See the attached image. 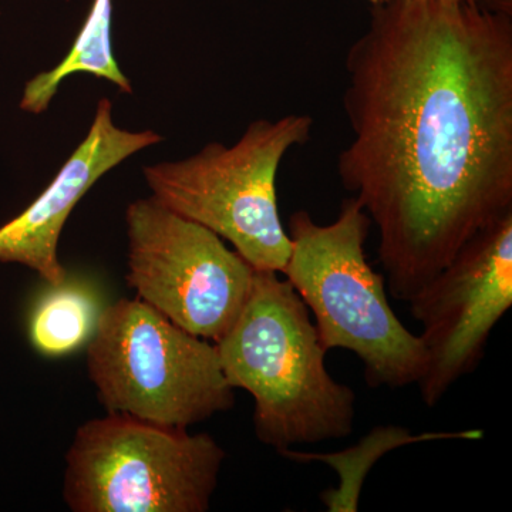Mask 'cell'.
Instances as JSON below:
<instances>
[{
    "mask_svg": "<svg viewBox=\"0 0 512 512\" xmlns=\"http://www.w3.org/2000/svg\"><path fill=\"white\" fill-rule=\"evenodd\" d=\"M76 73L93 74L119 87L120 92H133L130 80L121 72L111 47V0L94 2L69 55L55 69L37 74L26 84L20 107L29 113H43L56 96L60 83Z\"/></svg>",
    "mask_w": 512,
    "mask_h": 512,
    "instance_id": "11",
    "label": "cell"
},
{
    "mask_svg": "<svg viewBox=\"0 0 512 512\" xmlns=\"http://www.w3.org/2000/svg\"><path fill=\"white\" fill-rule=\"evenodd\" d=\"M409 303L427 353L417 386L434 407L477 369L512 306V211L474 235Z\"/></svg>",
    "mask_w": 512,
    "mask_h": 512,
    "instance_id": "8",
    "label": "cell"
},
{
    "mask_svg": "<svg viewBox=\"0 0 512 512\" xmlns=\"http://www.w3.org/2000/svg\"><path fill=\"white\" fill-rule=\"evenodd\" d=\"M87 369L107 412L158 426L188 429L235 404L215 345L140 299L100 312Z\"/></svg>",
    "mask_w": 512,
    "mask_h": 512,
    "instance_id": "5",
    "label": "cell"
},
{
    "mask_svg": "<svg viewBox=\"0 0 512 512\" xmlns=\"http://www.w3.org/2000/svg\"><path fill=\"white\" fill-rule=\"evenodd\" d=\"M484 434L480 429L413 434L403 426H379L355 446L345 448L339 453H309L288 448L279 454L293 463H323L333 468L339 476V485L323 491L320 500L329 512H356L359 510L360 494L367 474L375 467L377 460L386 456L389 451L423 441L483 440Z\"/></svg>",
    "mask_w": 512,
    "mask_h": 512,
    "instance_id": "10",
    "label": "cell"
},
{
    "mask_svg": "<svg viewBox=\"0 0 512 512\" xmlns=\"http://www.w3.org/2000/svg\"><path fill=\"white\" fill-rule=\"evenodd\" d=\"M47 288L30 315V340L42 355L64 356L92 338L101 312L99 298L89 282L69 275Z\"/></svg>",
    "mask_w": 512,
    "mask_h": 512,
    "instance_id": "12",
    "label": "cell"
},
{
    "mask_svg": "<svg viewBox=\"0 0 512 512\" xmlns=\"http://www.w3.org/2000/svg\"><path fill=\"white\" fill-rule=\"evenodd\" d=\"M111 110L109 99L99 101L89 134L55 180L19 217L0 228V262L26 265L47 285L60 284L67 278L57 248L77 202L126 158L163 140L154 131L134 133L117 127Z\"/></svg>",
    "mask_w": 512,
    "mask_h": 512,
    "instance_id": "9",
    "label": "cell"
},
{
    "mask_svg": "<svg viewBox=\"0 0 512 512\" xmlns=\"http://www.w3.org/2000/svg\"><path fill=\"white\" fill-rule=\"evenodd\" d=\"M224 460L210 434L109 413L76 431L64 500L74 512H205Z\"/></svg>",
    "mask_w": 512,
    "mask_h": 512,
    "instance_id": "6",
    "label": "cell"
},
{
    "mask_svg": "<svg viewBox=\"0 0 512 512\" xmlns=\"http://www.w3.org/2000/svg\"><path fill=\"white\" fill-rule=\"evenodd\" d=\"M370 2H372L373 5H377V3L387 2V0H370Z\"/></svg>",
    "mask_w": 512,
    "mask_h": 512,
    "instance_id": "14",
    "label": "cell"
},
{
    "mask_svg": "<svg viewBox=\"0 0 512 512\" xmlns=\"http://www.w3.org/2000/svg\"><path fill=\"white\" fill-rule=\"evenodd\" d=\"M232 389L254 397L259 441L278 453L353 433L356 394L326 369L308 306L278 272L256 271L234 325L217 343Z\"/></svg>",
    "mask_w": 512,
    "mask_h": 512,
    "instance_id": "2",
    "label": "cell"
},
{
    "mask_svg": "<svg viewBox=\"0 0 512 512\" xmlns=\"http://www.w3.org/2000/svg\"><path fill=\"white\" fill-rule=\"evenodd\" d=\"M370 227L355 197L342 202L328 225L296 211L289 218L291 252L282 274L313 312L323 348L355 353L367 386L402 389L420 382L427 353L390 306L386 279L367 262Z\"/></svg>",
    "mask_w": 512,
    "mask_h": 512,
    "instance_id": "3",
    "label": "cell"
},
{
    "mask_svg": "<svg viewBox=\"0 0 512 512\" xmlns=\"http://www.w3.org/2000/svg\"><path fill=\"white\" fill-rule=\"evenodd\" d=\"M441 2H467V0H441ZM493 8L511 13L512 0H491Z\"/></svg>",
    "mask_w": 512,
    "mask_h": 512,
    "instance_id": "13",
    "label": "cell"
},
{
    "mask_svg": "<svg viewBox=\"0 0 512 512\" xmlns=\"http://www.w3.org/2000/svg\"><path fill=\"white\" fill-rule=\"evenodd\" d=\"M346 70L340 181L377 229L390 295L410 302L512 211L511 13L377 3Z\"/></svg>",
    "mask_w": 512,
    "mask_h": 512,
    "instance_id": "1",
    "label": "cell"
},
{
    "mask_svg": "<svg viewBox=\"0 0 512 512\" xmlns=\"http://www.w3.org/2000/svg\"><path fill=\"white\" fill-rule=\"evenodd\" d=\"M126 224L127 284L138 299L185 332L217 343L251 295L254 266L153 195L128 205Z\"/></svg>",
    "mask_w": 512,
    "mask_h": 512,
    "instance_id": "7",
    "label": "cell"
},
{
    "mask_svg": "<svg viewBox=\"0 0 512 512\" xmlns=\"http://www.w3.org/2000/svg\"><path fill=\"white\" fill-rule=\"evenodd\" d=\"M312 127L308 114L256 120L234 146L210 143L187 160L148 165L144 177L168 210L231 242L256 271L282 274L291 241L279 215L276 177Z\"/></svg>",
    "mask_w": 512,
    "mask_h": 512,
    "instance_id": "4",
    "label": "cell"
}]
</instances>
